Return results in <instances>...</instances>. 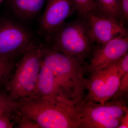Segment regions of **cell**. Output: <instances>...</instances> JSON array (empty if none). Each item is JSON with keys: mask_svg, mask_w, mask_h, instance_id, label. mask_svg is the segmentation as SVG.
Returning <instances> with one entry per match:
<instances>
[{"mask_svg": "<svg viewBox=\"0 0 128 128\" xmlns=\"http://www.w3.org/2000/svg\"><path fill=\"white\" fill-rule=\"evenodd\" d=\"M18 102L17 114L33 121L39 128H80V114L76 106L34 96Z\"/></svg>", "mask_w": 128, "mask_h": 128, "instance_id": "cell-2", "label": "cell"}, {"mask_svg": "<svg viewBox=\"0 0 128 128\" xmlns=\"http://www.w3.org/2000/svg\"><path fill=\"white\" fill-rule=\"evenodd\" d=\"M18 109V102L12 100L6 90H0V114L15 115Z\"/></svg>", "mask_w": 128, "mask_h": 128, "instance_id": "cell-15", "label": "cell"}, {"mask_svg": "<svg viewBox=\"0 0 128 128\" xmlns=\"http://www.w3.org/2000/svg\"><path fill=\"white\" fill-rule=\"evenodd\" d=\"M103 104L83 98L76 106L80 114V128H116L128 112L124 100L114 97Z\"/></svg>", "mask_w": 128, "mask_h": 128, "instance_id": "cell-5", "label": "cell"}, {"mask_svg": "<svg viewBox=\"0 0 128 128\" xmlns=\"http://www.w3.org/2000/svg\"><path fill=\"white\" fill-rule=\"evenodd\" d=\"M128 36H119L101 45L95 44L86 70L90 73L120 59L128 53Z\"/></svg>", "mask_w": 128, "mask_h": 128, "instance_id": "cell-9", "label": "cell"}, {"mask_svg": "<svg viewBox=\"0 0 128 128\" xmlns=\"http://www.w3.org/2000/svg\"><path fill=\"white\" fill-rule=\"evenodd\" d=\"M32 96L50 98L62 102L59 89L54 74L42 60L36 90Z\"/></svg>", "mask_w": 128, "mask_h": 128, "instance_id": "cell-11", "label": "cell"}, {"mask_svg": "<svg viewBox=\"0 0 128 128\" xmlns=\"http://www.w3.org/2000/svg\"><path fill=\"white\" fill-rule=\"evenodd\" d=\"M89 24L96 44H104L119 36H128L123 22L96 13L93 10L83 15Z\"/></svg>", "mask_w": 128, "mask_h": 128, "instance_id": "cell-8", "label": "cell"}, {"mask_svg": "<svg viewBox=\"0 0 128 128\" xmlns=\"http://www.w3.org/2000/svg\"><path fill=\"white\" fill-rule=\"evenodd\" d=\"M118 128H128V112L126 113L124 116L121 120V123Z\"/></svg>", "mask_w": 128, "mask_h": 128, "instance_id": "cell-19", "label": "cell"}, {"mask_svg": "<svg viewBox=\"0 0 128 128\" xmlns=\"http://www.w3.org/2000/svg\"><path fill=\"white\" fill-rule=\"evenodd\" d=\"M96 8L94 11L105 16L124 22L120 6V0H95Z\"/></svg>", "mask_w": 128, "mask_h": 128, "instance_id": "cell-13", "label": "cell"}, {"mask_svg": "<svg viewBox=\"0 0 128 128\" xmlns=\"http://www.w3.org/2000/svg\"><path fill=\"white\" fill-rule=\"evenodd\" d=\"M49 44L62 52L84 60L91 57L96 43L84 16L64 23L48 37Z\"/></svg>", "mask_w": 128, "mask_h": 128, "instance_id": "cell-3", "label": "cell"}, {"mask_svg": "<svg viewBox=\"0 0 128 128\" xmlns=\"http://www.w3.org/2000/svg\"><path fill=\"white\" fill-rule=\"evenodd\" d=\"M120 6L124 22L126 23L128 21V0H120Z\"/></svg>", "mask_w": 128, "mask_h": 128, "instance_id": "cell-18", "label": "cell"}, {"mask_svg": "<svg viewBox=\"0 0 128 128\" xmlns=\"http://www.w3.org/2000/svg\"><path fill=\"white\" fill-rule=\"evenodd\" d=\"M42 60L54 74L62 102L74 106L80 104L84 97L87 84L83 76L84 60L48 44L43 45Z\"/></svg>", "mask_w": 128, "mask_h": 128, "instance_id": "cell-1", "label": "cell"}, {"mask_svg": "<svg viewBox=\"0 0 128 128\" xmlns=\"http://www.w3.org/2000/svg\"><path fill=\"white\" fill-rule=\"evenodd\" d=\"M41 26L48 36L64 23L73 12L71 0H46Z\"/></svg>", "mask_w": 128, "mask_h": 128, "instance_id": "cell-10", "label": "cell"}, {"mask_svg": "<svg viewBox=\"0 0 128 128\" xmlns=\"http://www.w3.org/2000/svg\"><path fill=\"white\" fill-rule=\"evenodd\" d=\"M121 59L90 73L84 99L103 104L117 96L123 72Z\"/></svg>", "mask_w": 128, "mask_h": 128, "instance_id": "cell-6", "label": "cell"}, {"mask_svg": "<svg viewBox=\"0 0 128 128\" xmlns=\"http://www.w3.org/2000/svg\"><path fill=\"white\" fill-rule=\"evenodd\" d=\"M46 0H6L9 8L17 16L29 19L37 16L42 9Z\"/></svg>", "mask_w": 128, "mask_h": 128, "instance_id": "cell-12", "label": "cell"}, {"mask_svg": "<svg viewBox=\"0 0 128 128\" xmlns=\"http://www.w3.org/2000/svg\"><path fill=\"white\" fill-rule=\"evenodd\" d=\"M3 0H0V3H1V2H2V1H3Z\"/></svg>", "mask_w": 128, "mask_h": 128, "instance_id": "cell-20", "label": "cell"}, {"mask_svg": "<svg viewBox=\"0 0 128 128\" xmlns=\"http://www.w3.org/2000/svg\"><path fill=\"white\" fill-rule=\"evenodd\" d=\"M42 45L32 40L28 44L5 87L12 100L18 102L32 96L36 90L42 57Z\"/></svg>", "mask_w": 128, "mask_h": 128, "instance_id": "cell-4", "label": "cell"}, {"mask_svg": "<svg viewBox=\"0 0 128 128\" xmlns=\"http://www.w3.org/2000/svg\"><path fill=\"white\" fill-rule=\"evenodd\" d=\"M16 63V60L0 57V88H5Z\"/></svg>", "mask_w": 128, "mask_h": 128, "instance_id": "cell-14", "label": "cell"}, {"mask_svg": "<svg viewBox=\"0 0 128 128\" xmlns=\"http://www.w3.org/2000/svg\"><path fill=\"white\" fill-rule=\"evenodd\" d=\"M74 12L78 15H83L94 10L96 8L95 0H71Z\"/></svg>", "mask_w": 128, "mask_h": 128, "instance_id": "cell-16", "label": "cell"}, {"mask_svg": "<svg viewBox=\"0 0 128 128\" xmlns=\"http://www.w3.org/2000/svg\"><path fill=\"white\" fill-rule=\"evenodd\" d=\"M28 31L13 21L0 23V57L16 60L22 56L32 40Z\"/></svg>", "mask_w": 128, "mask_h": 128, "instance_id": "cell-7", "label": "cell"}, {"mask_svg": "<svg viewBox=\"0 0 128 128\" xmlns=\"http://www.w3.org/2000/svg\"><path fill=\"white\" fill-rule=\"evenodd\" d=\"M13 116L6 114H0V128H14V124L12 121Z\"/></svg>", "mask_w": 128, "mask_h": 128, "instance_id": "cell-17", "label": "cell"}]
</instances>
